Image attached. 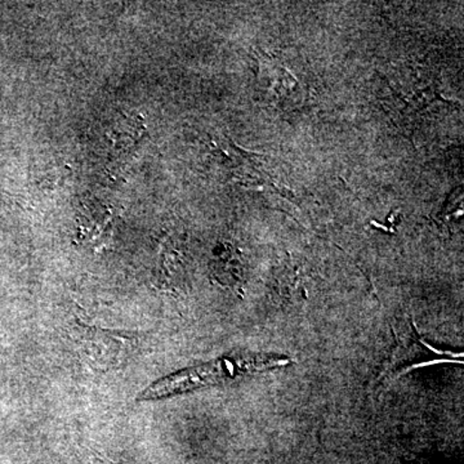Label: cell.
<instances>
[{
    "label": "cell",
    "mask_w": 464,
    "mask_h": 464,
    "mask_svg": "<svg viewBox=\"0 0 464 464\" xmlns=\"http://www.w3.org/2000/svg\"><path fill=\"white\" fill-rule=\"evenodd\" d=\"M292 362L293 360L288 356L273 355V353H231V355L219 357L206 364L192 366L154 382L141 392L139 400L150 401V400L182 395L204 387L218 386V384L240 380L246 375L284 368Z\"/></svg>",
    "instance_id": "6da1fadb"
},
{
    "label": "cell",
    "mask_w": 464,
    "mask_h": 464,
    "mask_svg": "<svg viewBox=\"0 0 464 464\" xmlns=\"http://www.w3.org/2000/svg\"><path fill=\"white\" fill-rule=\"evenodd\" d=\"M114 213L97 200H84L79 212V240L88 246H105L111 237Z\"/></svg>",
    "instance_id": "7a4b0ae2"
}]
</instances>
